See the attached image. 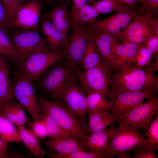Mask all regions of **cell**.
I'll list each match as a JSON object with an SVG mask.
<instances>
[{"label": "cell", "instance_id": "cell-24", "mask_svg": "<svg viewBox=\"0 0 158 158\" xmlns=\"http://www.w3.org/2000/svg\"><path fill=\"white\" fill-rule=\"evenodd\" d=\"M99 14L92 6L85 4L78 10L69 14L71 24L88 25L95 20Z\"/></svg>", "mask_w": 158, "mask_h": 158}, {"label": "cell", "instance_id": "cell-26", "mask_svg": "<svg viewBox=\"0 0 158 158\" xmlns=\"http://www.w3.org/2000/svg\"><path fill=\"white\" fill-rule=\"evenodd\" d=\"M104 62L105 61L101 58L92 38L88 42L81 65L85 70H86L95 67Z\"/></svg>", "mask_w": 158, "mask_h": 158}, {"label": "cell", "instance_id": "cell-15", "mask_svg": "<svg viewBox=\"0 0 158 158\" xmlns=\"http://www.w3.org/2000/svg\"><path fill=\"white\" fill-rule=\"evenodd\" d=\"M81 87L74 83L63 92L61 99H63L68 109L83 123H87L86 116L88 112L86 96Z\"/></svg>", "mask_w": 158, "mask_h": 158}, {"label": "cell", "instance_id": "cell-47", "mask_svg": "<svg viewBox=\"0 0 158 158\" xmlns=\"http://www.w3.org/2000/svg\"><path fill=\"white\" fill-rule=\"evenodd\" d=\"M42 3V2H44L46 3L54 4L59 1H63L64 0H39Z\"/></svg>", "mask_w": 158, "mask_h": 158}, {"label": "cell", "instance_id": "cell-11", "mask_svg": "<svg viewBox=\"0 0 158 158\" xmlns=\"http://www.w3.org/2000/svg\"><path fill=\"white\" fill-rule=\"evenodd\" d=\"M133 108L121 116V120L127 123L133 128L146 132L147 128L158 113V97L156 94Z\"/></svg>", "mask_w": 158, "mask_h": 158}, {"label": "cell", "instance_id": "cell-31", "mask_svg": "<svg viewBox=\"0 0 158 158\" xmlns=\"http://www.w3.org/2000/svg\"><path fill=\"white\" fill-rule=\"evenodd\" d=\"M145 135L150 146L156 150H158V115H156L146 131Z\"/></svg>", "mask_w": 158, "mask_h": 158}, {"label": "cell", "instance_id": "cell-23", "mask_svg": "<svg viewBox=\"0 0 158 158\" xmlns=\"http://www.w3.org/2000/svg\"><path fill=\"white\" fill-rule=\"evenodd\" d=\"M17 128L21 141L31 153L35 157L39 158H42L46 154L38 138L30 130L25 126H18Z\"/></svg>", "mask_w": 158, "mask_h": 158}, {"label": "cell", "instance_id": "cell-28", "mask_svg": "<svg viewBox=\"0 0 158 158\" xmlns=\"http://www.w3.org/2000/svg\"><path fill=\"white\" fill-rule=\"evenodd\" d=\"M86 94L88 111H110L111 102L106 96L97 92H89Z\"/></svg>", "mask_w": 158, "mask_h": 158}, {"label": "cell", "instance_id": "cell-29", "mask_svg": "<svg viewBox=\"0 0 158 158\" xmlns=\"http://www.w3.org/2000/svg\"><path fill=\"white\" fill-rule=\"evenodd\" d=\"M99 13L107 14L123 10H132L131 7L115 0H102L92 5Z\"/></svg>", "mask_w": 158, "mask_h": 158}, {"label": "cell", "instance_id": "cell-7", "mask_svg": "<svg viewBox=\"0 0 158 158\" xmlns=\"http://www.w3.org/2000/svg\"><path fill=\"white\" fill-rule=\"evenodd\" d=\"M72 30L64 49L65 65L72 70L81 62L90 40L93 35L89 25L71 24Z\"/></svg>", "mask_w": 158, "mask_h": 158}, {"label": "cell", "instance_id": "cell-6", "mask_svg": "<svg viewBox=\"0 0 158 158\" xmlns=\"http://www.w3.org/2000/svg\"><path fill=\"white\" fill-rule=\"evenodd\" d=\"M111 67L105 62L83 72H75L82 89L87 94L97 92L109 98L111 95L110 82L113 72Z\"/></svg>", "mask_w": 158, "mask_h": 158}, {"label": "cell", "instance_id": "cell-8", "mask_svg": "<svg viewBox=\"0 0 158 158\" xmlns=\"http://www.w3.org/2000/svg\"><path fill=\"white\" fill-rule=\"evenodd\" d=\"M64 49L56 51L49 48L36 52L19 62L22 78L32 81L64 57Z\"/></svg>", "mask_w": 158, "mask_h": 158}, {"label": "cell", "instance_id": "cell-44", "mask_svg": "<svg viewBox=\"0 0 158 158\" xmlns=\"http://www.w3.org/2000/svg\"><path fill=\"white\" fill-rule=\"evenodd\" d=\"M72 0L73 5L71 11H76L86 4L84 0Z\"/></svg>", "mask_w": 158, "mask_h": 158}, {"label": "cell", "instance_id": "cell-33", "mask_svg": "<svg viewBox=\"0 0 158 158\" xmlns=\"http://www.w3.org/2000/svg\"><path fill=\"white\" fill-rule=\"evenodd\" d=\"M108 153L104 150L87 151L79 150L63 157L61 158H109Z\"/></svg>", "mask_w": 158, "mask_h": 158}, {"label": "cell", "instance_id": "cell-51", "mask_svg": "<svg viewBox=\"0 0 158 158\" xmlns=\"http://www.w3.org/2000/svg\"><path fill=\"white\" fill-rule=\"evenodd\" d=\"M145 1V0H141V3L142 4V5L144 3Z\"/></svg>", "mask_w": 158, "mask_h": 158}, {"label": "cell", "instance_id": "cell-14", "mask_svg": "<svg viewBox=\"0 0 158 158\" xmlns=\"http://www.w3.org/2000/svg\"><path fill=\"white\" fill-rule=\"evenodd\" d=\"M156 93L145 90L126 91L113 95L109 99L110 112L119 118L127 112L143 103L146 98Z\"/></svg>", "mask_w": 158, "mask_h": 158}, {"label": "cell", "instance_id": "cell-42", "mask_svg": "<svg viewBox=\"0 0 158 158\" xmlns=\"http://www.w3.org/2000/svg\"><path fill=\"white\" fill-rule=\"evenodd\" d=\"M158 8V0H145L141 10L147 11L152 14L157 11Z\"/></svg>", "mask_w": 158, "mask_h": 158}, {"label": "cell", "instance_id": "cell-19", "mask_svg": "<svg viewBox=\"0 0 158 158\" xmlns=\"http://www.w3.org/2000/svg\"><path fill=\"white\" fill-rule=\"evenodd\" d=\"M88 121L85 125L87 134L107 128L118 119L113 113L108 110L88 111Z\"/></svg>", "mask_w": 158, "mask_h": 158}, {"label": "cell", "instance_id": "cell-16", "mask_svg": "<svg viewBox=\"0 0 158 158\" xmlns=\"http://www.w3.org/2000/svg\"><path fill=\"white\" fill-rule=\"evenodd\" d=\"M43 143L53 153H48L47 154L54 158H61L64 156L83 150L82 145L71 137L51 138L44 141Z\"/></svg>", "mask_w": 158, "mask_h": 158}, {"label": "cell", "instance_id": "cell-27", "mask_svg": "<svg viewBox=\"0 0 158 158\" xmlns=\"http://www.w3.org/2000/svg\"><path fill=\"white\" fill-rule=\"evenodd\" d=\"M0 137L9 142H22L17 128L0 113Z\"/></svg>", "mask_w": 158, "mask_h": 158}, {"label": "cell", "instance_id": "cell-36", "mask_svg": "<svg viewBox=\"0 0 158 158\" xmlns=\"http://www.w3.org/2000/svg\"><path fill=\"white\" fill-rule=\"evenodd\" d=\"M132 150L133 155L131 158H157L156 150L142 145L137 146Z\"/></svg>", "mask_w": 158, "mask_h": 158}, {"label": "cell", "instance_id": "cell-45", "mask_svg": "<svg viewBox=\"0 0 158 158\" xmlns=\"http://www.w3.org/2000/svg\"><path fill=\"white\" fill-rule=\"evenodd\" d=\"M121 3L133 8L136 4L139 2H141V0H115Z\"/></svg>", "mask_w": 158, "mask_h": 158}, {"label": "cell", "instance_id": "cell-21", "mask_svg": "<svg viewBox=\"0 0 158 158\" xmlns=\"http://www.w3.org/2000/svg\"><path fill=\"white\" fill-rule=\"evenodd\" d=\"M69 3V0H64L46 13L54 27L67 36L71 28L68 9Z\"/></svg>", "mask_w": 158, "mask_h": 158}, {"label": "cell", "instance_id": "cell-2", "mask_svg": "<svg viewBox=\"0 0 158 158\" xmlns=\"http://www.w3.org/2000/svg\"><path fill=\"white\" fill-rule=\"evenodd\" d=\"M42 112L53 118L66 132L82 145L87 140L88 134L85 129V124L75 116L59 100L49 101L38 99Z\"/></svg>", "mask_w": 158, "mask_h": 158}, {"label": "cell", "instance_id": "cell-40", "mask_svg": "<svg viewBox=\"0 0 158 158\" xmlns=\"http://www.w3.org/2000/svg\"><path fill=\"white\" fill-rule=\"evenodd\" d=\"M143 45L152 55L158 56V35H154L151 36L146 40Z\"/></svg>", "mask_w": 158, "mask_h": 158}, {"label": "cell", "instance_id": "cell-39", "mask_svg": "<svg viewBox=\"0 0 158 158\" xmlns=\"http://www.w3.org/2000/svg\"><path fill=\"white\" fill-rule=\"evenodd\" d=\"M15 104L7 106L0 109V113L10 122L16 126V116L14 107Z\"/></svg>", "mask_w": 158, "mask_h": 158}, {"label": "cell", "instance_id": "cell-35", "mask_svg": "<svg viewBox=\"0 0 158 158\" xmlns=\"http://www.w3.org/2000/svg\"><path fill=\"white\" fill-rule=\"evenodd\" d=\"M25 125L38 138L42 139L48 137L46 127L41 120L32 122L28 118Z\"/></svg>", "mask_w": 158, "mask_h": 158}, {"label": "cell", "instance_id": "cell-12", "mask_svg": "<svg viewBox=\"0 0 158 158\" xmlns=\"http://www.w3.org/2000/svg\"><path fill=\"white\" fill-rule=\"evenodd\" d=\"M137 13L133 10H123L108 17L95 20L89 25L93 35L104 33L116 37L133 20Z\"/></svg>", "mask_w": 158, "mask_h": 158}, {"label": "cell", "instance_id": "cell-46", "mask_svg": "<svg viewBox=\"0 0 158 158\" xmlns=\"http://www.w3.org/2000/svg\"><path fill=\"white\" fill-rule=\"evenodd\" d=\"M4 55L0 54V70L6 64Z\"/></svg>", "mask_w": 158, "mask_h": 158}, {"label": "cell", "instance_id": "cell-4", "mask_svg": "<svg viewBox=\"0 0 158 158\" xmlns=\"http://www.w3.org/2000/svg\"><path fill=\"white\" fill-rule=\"evenodd\" d=\"M141 11L143 13H137L131 22L116 37L122 42H132L141 46L151 36L158 35V18H153L152 14L147 11Z\"/></svg>", "mask_w": 158, "mask_h": 158}, {"label": "cell", "instance_id": "cell-25", "mask_svg": "<svg viewBox=\"0 0 158 158\" xmlns=\"http://www.w3.org/2000/svg\"><path fill=\"white\" fill-rule=\"evenodd\" d=\"M0 102L7 105L15 104L6 64L0 70Z\"/></svg>", "mask_w": 158, "mask_h": 158}, {"label": "cell", "instance_id": "cell-34", "mask_svg": "<svg viewBox=\"0 0 158 158\" xmlns=\"http://www.w3.org/2000/svg\"><path fill=\"white\" fill-rule=\"evenodd\" d=\"M0 46L5 51L6 56L16 61L15 51L8 32L1 28H0Z\"/></svg>", "mask_w": 158, "mask_h": 158}, {"label": "cell", "instance_id": "cell-18", "mask_svg": "<svg viewBox=\"0 0 158 158\" xmlns=\"http://www.w3.org/2000/svg\"><path fill=\"white\" fill-rule=\"evenodd\" d=\"M92 40L102 59L112 68L116 59V39L108 34L100 33L94 35Z\"/></svg>", "mask_w": 158, "mask_h": 158}, {"label": "cell", "instance_id": "cell-5", "mask_svg": "<svg viewBox=\"0 0 158 158\" xmlns=\"http://www.w3.org/2000/svg\"><path fill=\"white\" fill-rule=\"evenodd\" d=\"M18 63L37 51L49 48L46 40L37 31L11 28L8 32Z\"/></svg>", "mask_w": 158, "mask_h": 158}, {"label": "cell", "instance_id": "cell-30", "mask_svg": "<svg viewBox=\"0 0 158 158\" xmlns=\"http://www.w3.org/2000/svg\"><path fill=\"white\" fill-rule=\"evenodd\" d=\"M40 119L43 121L46 126L48 137L59 138L71 137L49 115L42 113Z\"/></svg>", "mask_w": 158, "mask_h": 158}, {"label": "cell", "instance_id": "cell-17", "mask_svg": "<svg viewBox=\"0 0 158 158\" xmlns=\"http://www.w3.org/2000/svg\"><path fill=\"white\" fill-rule=\"evenodd\" d=\"M41 30L49 48L51 50L62 51L66 47L68 38L53 25L46 13L41 17Z\"/></svg>", "mask_w": 158, "mask_h": 158}, {"label": "cell", "instance_id": "cell-50", "mask_svg": "<svg viewBox=\"0 0 158 158\" xmlns=\"http://www.w3.org/2000/svg\"><path fill=\"white\" fill-rule=\"evenodd\" d=\"M8 106L7 105L4 104H3L1 102H0V109L6 106Z\"/></svg>", "mask_w": 158, "mask_h": 158}, {"label": "cell", "instance_id": "cell-41", "mask_svg": "<svg viewBox=\"0 0 158 158\" xmlns=\"http://www.w3.org/2000/svg\"><path fill=\"white\" fill-rule=\"evenodd\" d=\"M0 28L9 32L10 27L7 13L1 0H0Z\"/></svg>", "mask_w": 158, "mask_h": 158}, {"label": "cell", "instance_id": "cell-48", "mask_svg": "<svg viewBox=\"0 0 158 158\" xmlns=\"http://www.w3.org/2000/svg\"><path fill=\"white\" fill-rule=\"evenodd\" d=\"M0 54L4 55L6 56V54L4 50L0 46Z\"/></svg>", "mask_w": 158, "mask_h": 158}, {"label": "cell", "instance_id": "cell-3", "mask_svg": "<svg viewBox=\"0 0 158 158\" xmlns=\"http://www.w3.org/2000/svg\"><path fill=\"white\" fill-rule=\"evenodd\" d=\"M118 121L119 126L116 127L105 148L110 158H112L117 154H120V158H130V151L139 145L154 149L141 133L124 121L119 120Z\"/></svg>", "mask_w": 158, "mask_h": 158}, {"label": "cell", "instance_id": "cell-9", "mask_svg": "<svg viewBox=\"0 0 158 158\" xmlns=\"http://www.w3.org/2000/svg\"><path fill=\"white\" fill-rule=\"evenodd\" d=\"M75 74L65 65L52 68L44 78L42 86L53 99H59L64 90L75 83Z\"/></svg>", "mask_w": 158, "mask_h": 158}, {"label": "cell", "instance_id": "cell-20", "mask_svg": "<svg viewBox=\"0 0 158 158\" xmlns=\"http://www.w3.org/2000/svg\"><path fill=\"white\" fill-rule=\"evenodd\" d=\"M140 46L130 42L118 43L116 48L115 60L112 68L113 71L122 70L133 64Z\"/></svg>", "mask_w": 158, "mask_h": 158}, {"label": "cell", "instance_id": "cell-22", "mask_svg": "<svg viewBox=\"0 0 158 158\" xmlns=\"http://www.w3.org/2000/svg\"><path fill=\"white\" fill-rule=\"evenodd\" d=\"M116 127L112 124L108 128L88 134L86 140L83 145V150L87 151L104 150Z\"/></svg>", "mask_w": 158, "mask_h": 158}, {"label": "cell", "instance_id": "cell-43", "mask_svg": "<svg viewBox=\"0 0 158 158\" xmlns=\"http://www.w3.org/2000/svg\"><path fill=\"white\" fill-rule=\"evenodd\" d=\"M9 143L0 137V158H11L8 152Z\"/></svg>", "mask_w": 158, "mask_h": 158}, {"label": "cell", "instance_id": "cell-1", "mask_svg": "<svg viewBox=\"0 0 158 158\" xmlns=\"http://www.w3.org/2000/svg\"><path fill=\"white\" fill-rule=\"evenodd\" d=\"M151 65L140 67L134 64L112 72L109 99L113 95L126 91L145 90L158 92V77Z\"/></svg>", "mask_w": 158, "mask_h": 158}, {"label": "cell", "instance_id": "cell-10", "mask_svg": "<svg viewBox=\"0 0 158 158\" xmlns=\"http://www.w3.org/2000/svg\"><path fill=\"white\" fill-rule=\"evenodd\" d=\"M42 3L39 0H30L16 8L9 20L11 28L29 29L38 31Z\"/></svg>", "mask_w": 158, "mask_h": 158}, {"label": "cell", "instance_id": "cell-49", "mask_svg": "<svg viewBox=\"0 0 158 158\" xmlns=\"http://www.w3.org/2000/svg\"><path fill=\"white\" fill-rule=\"evenodd\" d=\"M94 0H84L86 4H89L92 2Z\"/></svg>", "mask_w": 158, "mask_h": 158}, {"label": "cell", "instance_id": "cell-37", "mask_svg": "<svg viewBox=\"0 0 158 158\" xmlns=\"http://www.w3.org/2000/svg\"><path fill=\"white\" fill-rule=\"evenodd\" d=\"M1 1L6 11L9 22L13 12L16 8L19 6L28 1L27 0H1Z\"/></svg>", "mask_w": 158, "mask_h": 158}, {"label": "cell", "instance_id": "cell-38", "mask_svg": "<svg viewBox=\"0 0 158 158\" xmlns=\"http://www.w3.org/2000/svg\"><path fill=\"white\" fill-rule=\"evenodd\" d=\"M14 107L16 116V126H25L28 118L26 115L24 109L18 102L15 104Z\"/></svg>", "mask_w": 158, "mask_h": 158}, {"label": "cell", "instance_id": "cell-32", "mask_svg": "<svg viewBox=\"0 0 158 158\" xmlns=\"http://www.w3.org/2000/svg\"><path fill=\"white\" fill-rule=\"evenodd\" d=\"M152 56L144 45H141L138 49L133 64L140 67L149 66L152 63Z\"/></svg>", "mask_w": 158, "mask_h": 158}, {"label": "cell", "instance_id": "cell-13", "mask_svg": "<svg viewBox=\"0 0 158 158\" xmlns=\"http://www.w3.org/2000/svg\"><path fill=\"white\" fill-rule=\"evenodd\" d=\"M12 89L14 98L28 111L33 121L40 120L42 112L32 81L21 77L16 82Z\"/></svg>", "mask_w": 158, "mask_h": 158}]
</instances>
